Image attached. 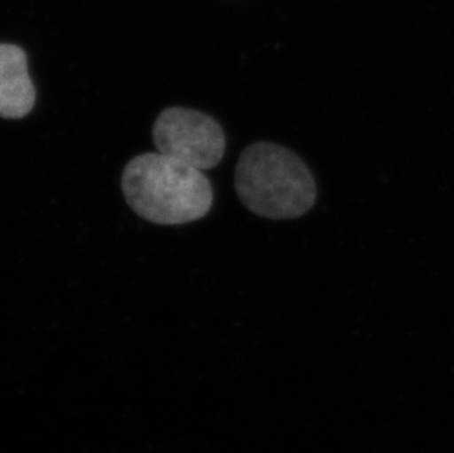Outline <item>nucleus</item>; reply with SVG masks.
Returning <instances> with one entry per match:
<instances>
[{"label":"nucleus","instance_id":"7ed1b4c3","mask_svg":"<svg viewBox=\"0 0 454 453\" xmlns=\"http://www.w3.org/2000/svg\"><path fill=\"white\" fill-rule=\"evenodd\" d=\"M158 154L205 171L218 165L225 154V134L221 125L203 112L168 107L153 125Z\"/></svg>","mask_w":454,"mask_h":453},{"label":"nucleus","instance_id":"20e7f679","mask_svg":"<svg viewBox=\"0 0 454 453\" xmlns=\"http://www.w3.org/2000/svg\"><path fill=\"white\" fill-rule=\"evenodd\" d=\"M35 89L21 47L0 44V116L20 120L35 107Z\"/></svg>","mask_w":454,"mask_h":453},{"label":"nucleus","instance_id":"f257e3e1","mask_svg":"<svg viewBox=\"0 0 454 453\" xmlns=\"http://www.w3.org/2000/svg\"><path fill=\"white\" fill-rule=\"evenodd\" d=\"M121 186L129 208L143 219L160 226L198 221L214 203L212 186L202 171L158 152L131 159Z\"/></svg>","mask_w":454,"mask_h":453},{"label":"nucleus","instance_id":"f03ea898","mask_svg":"<svg viewBox=\"0 0 454 453\" xmlns=\"http://www.w3.org/2000/svg\"><path fill=\"white\" fill-rule=\"evenodd\" d=\"M234 181L243 205L263 219H301L317 202V183L308 165L292 150L270 141L243 150Z\"/></svg>","mask_w":454,"mask_h":453}]
</instances>
